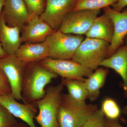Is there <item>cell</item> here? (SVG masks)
<instances>
[{
    "label": "cell",
    "instance_id": "1",
    "mask_svg": "<svg viewBox=\"0 0 127 127\" xmlns=\"http://www.w3.org/2000/svg\"><path fill=\"white\" fill-rule=\"evenodd\" d=\"M58 76L39 63L28 64L22 89L23 103H34L42 98L46 86Z\"/></svg>",
    "mask_w": 127,
    "mask_h": 127
},
{
    "label": "cell",
    "instance_id": "2",
    "mask_svg": "<svg viewBox=\"0 0 127 127\" xmlns=\"http://www.w3.org/2000/svg\"><path fill=\"white\" fill-rule=\"evenodd\" d=\"M98 109L96 105L78 101L68 94H62L58 113L59 127H82Z\"/></svg>",
    "mask_w": 127,
    "mask_h": 127
},
{
    "label": "cell",
    "instance_id": "3",
    "mask_svg": "<svg viewBox=\"0 0 127 127\" xmlns=\"http://www.w3.org/2000/svg\"><path fill=\"white\" fill-rule=\"evenodd\" d=\"M109 45L110 43L105 41L86 37L79 45L72 60L95 70L107 57Z\"/></svg>",
    "mask_w": 127,
    "mask_h": 127
},
{
    "label": "cell",
    "instance_id": "4",
    "mask_svg": "<svg viewBox=\"0 0 127 127\" xmlns=\"http://www.w3.org/2000/svg\"><path fill=\"white\" fill-rule=\"evenodd\" d=\"M64 87L61 83L48 87L43 97L35 102L39 112L35 119L41 127H59L58 113Z\"/></svg>",
    "mask_w": 127,
    "mask_h": 127
},
{
    "label": "cell",
    "instance_id": "5",
    "mask_svg": "<svg viewBox=\"0 0 127 127\" xmlns=\"http://www.w3.org/2000/svg\"><path fill=\"white\" fill-rule=\"evenodd\" d=\"M84 37L81 35L65 34L55 31L47 38L49 49L48 58L53 59H72Z\"/></svg>",
    "mask_w": 127,
    "mask_h": 127
},
{
    "label": "cell",
    "instance_id": "6",
    "mask_svg": "<svg viewBox=\"0 0 127 127\" xmlns=\"http://www.w3.org/2000/svg\"><path fill=\"white\" fill-rule=\"evenodd\" d=\"M28 65L15 55L0 58V67L9 82L11 95L18 101H22V89Z\"/></svg>",
    "mask_w": 127,
    "mask_h": 127
},
{
    "label": "cell",
    "instance_id": "7",
    "mask_svg": "<svg viewBox=\"0 0 127 127\" xmlns=\"http://www.w3.org/2000/svg\"><path fill=\"white\" fill-rule=\"evenodd\" d=\"M45 68L55 73L62 78L84 81L94 71L72 60L53 59L50 58L39 62Z\"/></svg>",
    "mask_w": 127,
    "mask_h": 127
},
{
    "label": "cell",
    "instance_id": "8",
    "mask_svg": "<svg viewBox=\"0 0 127 127\" xmlns=\"http://www.w3.org/2000/svg\"><path fill=\"white\" fill-rule=\"evenodd\" d=\"M100 12V10H91L71 11L64 18L59 30L65 34L86 35Z\"/></svg>",
    "mask_w": 127,
    "mask_h": 127
},
{
    "label": "cell",
    "instance_id": "9",
    "mask_svg": "<svg viewBox=\"0 0 127 127\" xmlns=\"http://www.w3.org/2000/svg\"><path fill=\"white\" fill-rule=\"evenodd\" d=\"M77 0H46L45 8L40 16L55 31H58L66 16L72 11Z\"/></svg>",
    "mask_w": 127,
    "mask_h": 127
},
{
    "label": "cell",
    "instance_id": "10",
    "mask_svg": "<svg viewBox=\"0 0 127 127\" xmlns=\"http://www.w3.org/2000/svg\"><path fill=\"white\" fill-rule=\"evenodd\" d=\"M11 94L0 96V105L14 117L23 120L30 127H37L34 119L37 112L35 102L21 103L17 101Z\"/></svg>",
    "mask_w": 127,
    "mask_h": 127
},
{
    "label": "cell",
    "instance_id": "11",
    "mask_svg": "<svg viewBox=\"0 0 127 127\" xmlns=\"http://www.w3.org/2000/svg\"><path fill=\"white\" fill-rule=\"evenodd\" d=\"M55 31L40 16H33L29 19L22 30V43L43 42Z\"/></svg>",
    "mask_w": 127,
    "mask_h": 127
},
{
    "label": "cell",
    "instance_id": "12",
    "mask_svg": "<svg viewBox=\"0 0 127 127\" xmlns=\"http://www.w3.org/2000/svg\"><path fill=\"white\" fill-rule=\"evenodd\" d=\"M103 11L112 21L114 27L113 37L108 53V58L122 46L127 35V8L118 12L109 6L104 8Z\"/></svg>",
    "mask_w": 127,
    "mask_h": 127
},
{
    "label": "cell",
    "instance_id": "13",
    "mask_svg": "<svg viewBox=\"0 0 127 127\" xmlns=\"http://www.w3.org/2000/svg\"><path fill=\"white\" fill-rule=\"evenodd\" d=\"M2 12L6 23L11 27H17L21 31L30 19L24 0H5Z\"/></svg>",
    "mask_w": 127,
    "mask_h": 127
},
{
    "label": "cell",
    "instance_id": "14",
    "mask_svg": "<svg viewBox=\"0 0 127 127\" xmlns=\"http://www.w3.org/2000/svg\"><path fill=\"white\" fill-rule=\"evenodd\" d=\"M21 30L17 27H11L6 23L2 12L0 14V41L8 55H15L22 43Z\"/></svg>",
    "mask_w": 127,
    "mask_h": 127
},
{
    "label": "cell",
    "instance_id": "15",
    "mask_svg": "<svg viewBox=\"0 0 127 127\" xmlns=\"http://www.w3.org/2000/svg\"><path fill=\"white\" fill-rule=\"evenodd\" d=\"M100 66L114 70L123 79L125 97L127 98V45L120 46L111 56L107 58Z\"/></svg>",
    "mask_w": 127,
    "mask_h": 127
},
{
    "label": "cell",
    "instance_id": "16",
    "mask_svg": "<svg viewBox=\"0 0 127 127\" xmlns=\"http://www.w3.org/2000/svg\"><path fill=\"white\" fill-rule=\"evenodd\" d=\"M15 55L27 64L39 63L48 58L49 49L46 41L39 43H25L20 46Z\"/></svg>",
    "mask_w": 127,
    "mask_h": 127
},
{
    "label": "cell",
    "instance_id": "17",
    "mask_svg": "<svg viewBox=\"0 0 127 127\" xmlns=\"http://www.w3.org/2000/svg\"><path fill=\"white\" fill-rule=\"evenodd\" d=\"M114 33L113 22L106 14L97 16L86 34L87 37L95 38L111 43Z\"/></svg>",
    "mask_w": 127,
    "mask_h": 127
},
{
    "label": "cell",
    "instance_id": "18",
    "mask_svg": "<svg viewBox=\"0 0 127 127\" xmlns=\"http://www.w3.org/2000/svg\"><path fill=\"white\" fill-rule=\"evenodd\" d=\"M84 81L88 93V99L91 101L96 100L99 97L100 91L104 86L108 74L107 68H98Z\"/></svg>",
    "mask_w": 127,
    "mask_h": 127
},
{
    "label": "cell",
    "instance_id": "19",
    "mask_svg": "<svg viewBox=\"0 0 127 127\" xmlns=\"http://www.w3.org/2000/svg\"><path fill=\"white\" fill-rule=\"evenodd\" d=\"M84 81L62 78L61 83L67 89L68 95L74 100L85 102L88 98V93Z\"/></svg>",
    "mask_w": 127,
    "mask_h": 127
},
{
    "label": "cell",
    "instance_id": "20",
    "mask_svg": "<svg viewBox=\"0 0 127 127\" xmlns=\"http://www.w3.org/2000/svg\"><path fill=\"white\" fill-rule=\"evenodd\" d=\"M118 0H77L73 11L81 10H100L109 7Z\"/></svg>",
    "mask_w": 127,
    "mask_h": 127
},
{
    "label": "cell",
    "instance_id": "21",
    "mask_svg": "<svg viewBox=\"0 0 127 127\" xmlns=\"http://www.w3.org/2000/svg\"><path fill=\"white\" fill-rule=\"evenodd\" d=\"M101 110L105 117L109 120H118L121 114V109L114 99L107 98L103 101Z\"/></svg>",
    "mask_w": 127,
    "mask_h": 127
},
{
    "label": "cell",
    "instance_id": "22",
    "mask_svg": "<svg viewBox=\"0 0 127 127\" xmlns=\"http://www.w3.org/2000/svg\"><path fill=\"white\" fill-rule=\"evenodd\" d=\"M24 0L28 10L30 18L34 16H40L45 10L46 0Z\"/></svg>",
    "mask_w": 127,
    "mask_h": 127
},
{
    "label": "cell",
    "instance_id": "23",
    "mask_svg": "<svg viewBox=\"0 0 127 127\" xmlns=\"http://www.w3.org/2000/svg\"><path fill=\"white\" fill-rule=\"evenodd\" d=\"M105 116L101 109H98L82 127H105Z\"/></svg>",
    "mask_w": 127,
    "mask_h": 127
},
{
    "label": "cell",
    "instance_id": "24",
    "mask_svg": "<svg viewBox=\"0 0 127 127\" xmlns=\"http://www.w3.org/2000/svg\"><path fill=\"white\" fill-rule=\"evenodd\" d=\"M13 116L0 105V127H11L15 123Z\"/></svg>",
    "mask_w": 127,
    "mask_h": 127
},
{
    "label": "cell",
    "instance_id": "25",
    "mask_svg": "<svg viewBox=\"0 0 127 127\" xmlns=\"http://www.w3.org/2000/svg\"><path fill=\"white\" fill-rule=\"evenodd\" d=\"M11 93V89L8 80L0 67V96Z\"/></svg>",
    "mask_w": 127,
    "mask_h": 127
},
{
    "label": "cell",
    "instance_id": "26",
    "mask_svg": "<svg viewBox=\"0 0 127 127\" xmlns=\"http://www.w3.org/2000/svg\"><path fill=\"white\" fill-rule=\"evenodd\" d=\"M127 6V0H118L116 3L112 5L113 9L116 11H122Z\"/></svg>",
    "mask_w": 127,
    "mask_h": 127
},
{
    "label": "cell",
    "instance_id": "27",
    "mask_svg": "<svg viewBox=\"0 0 127 127\" xmlns=\"http://www.w3.org/2000/svg\"><path fill=\"white\" fill-rule=\"evenodd\" d=\"M105 127H124L120 124L118 120H105Z\"/></svg>",
    "mask_w": 127,
    "mask_h": 127
},
{
    "label": "cell",
    "instance_id": "28",
    "mask_svg": "<svg viewBox=\"0 0 127 127\" xmlns=\"http://www.w3.org/2000/svg\"><path fill=\"white\" fill-rule=\"evenodd\" d=\"M7 56H8V55L3 49L0 41V58L5 57Z\"/></svg>",
    "mask_w": 127,
    "mask_h": 127
},
{
    "label": "cell",
    "instance_id": "29",
    "mask_svg": "<svg viewBox=\"0 0 127 127\" xmlns=\"http://www.w3.org/2000/svg\"><path fill=\"white\" fill-rule=\"evenodd\" d=\"M5 0H0V14L1 13L2 7H4Z\"/></svg>",
    "mask_w": 127,
    "mask_h": 127
},
{
    "label": "cell",
    "instance_id": "30",
    "mask_svg": "<svg viewBox=\"0 0 127 127\" xmlns=\"http://www.w3.org/2000/svg\"><path fill=\"white\" fill-rule=\"evenodd\" d=\"M122 113L124 114L127 117V106L124 107L122 110Z\"/></svg>",
    "mask_w": 127,
    "mask_h": 127
},
{
    "label": "cell",
    "instance_id": "31",
    "mask_svg": "<svg viewBox=\"0 0 127 127\" xmlns=\"http://www.w3.org/2000/svg\"><path fill=\"white\" fill-rule=\"evenodd\" d=\"M125 42H126V45H127V35L126 37V39H125Z\"/></svg>",
    "mask_w": 127,
    "mask_h": 127
}]
</instances>
